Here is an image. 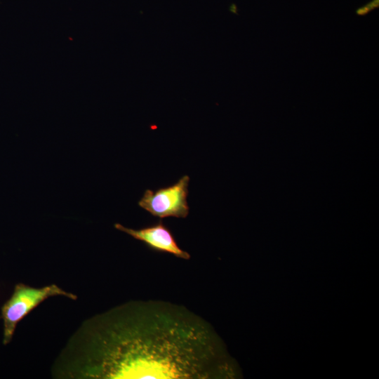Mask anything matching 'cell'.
Instances as JSON below:
<instances>
[{
    "mask_svg": "<svg viewBox=\"0 0 379 379\" xmlns=\"http://www.w3.org/2000/svg\"><path fill=\"white\" fill-rule=\"evenodd\" d=\"M114 227L142 241L154 251L170 253L184 260H189L191 257L189 253L179 247L173 234L161 220L139 230L126 227L119 223H116Z\"/></svg>",
    "mask_w": 379,
    "mask_h": 379,
    "instance_id": "obj_4",
    "label": "cell"
},
{
    "mask_svg": "<svg viewBox=\"0 0 379 379\" xmlns=\"http://www.w3.org/2000/svg\"><path fill=\"white\" fill-rule=\"evenodd\" d=\"M65 296L76 300L77 296L65 291L55 284L41 288H34L19 283L15 285L11 298L1 308L4 322L3 343L8 344L15 332L18 323L45 300L53 296Z\"/></svg>",
    "mask_w": 379,
    "mask_h": 379,
    "instance_id": "obj_2",
    "label": "cell"
},
{
    "mask_svg": "<svg viewBox=\"0 0 379 379\" xmlns=\"http://www.w3.org/2000/svg\"><path fill=\"white\" fill-rule=\"evenodd\" d=\"M211 325L182 305L132 300L85 321L53 375L86 379H216L236 375Z\"/></svg>",
    "mask_w": 379,
    "mask_h": 379,
    "instance_id": "obj_1",
    "label": "cell"
},
{
    "mask_svg": "<svg viewBox=\"0 0 379 379\" xmlns=\"http://www.w3.org/2000/svg\"><path fill=\"white\" fill-rule=\"evenodd\" d=\"M190 180L185 175L172 185L156 191L146 190L138 205L161 219L167 217L185 218L190 211L187 200Z\"/></svg>",
    "mask_w": 379,
    "mask_h": 379,
    "instance_id": "obj_3",
    "label": "cell"
},
{
    "mask_svg": "<svg viewBox=\"0 0 379 379\" xmlns=\"http://www.w3.org/2000/svg\"><path fill=\"white\" fill-rule=\"evenodd\" d=\"M378 6L379 0H372L363 6L358 8L356 10V14L360 16L366 15L374 9L378 8Z\"/></svg>",
    "mask_w": 379,
    "mask_h": 379,
    "instance_id": "obj_5",
    "label": "cell"
}]
</instances>
